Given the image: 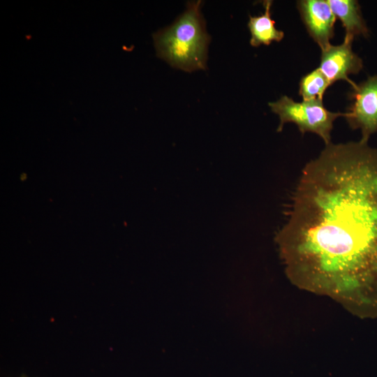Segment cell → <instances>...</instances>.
Masks as SVG:
<instances>
[{"instance_id":"cell-1","label":"cell","mask_w":377,"mask_h":377,"mask_svg":"<svg viewBox=\"0 0 377 377\" xmlns=\"http://www.w3.org/2000/svg\"><path fill=\"white\" fill-rule=\"evenodd\" d=\"M276 241L296 286L357 313L377 302V150L325 145L303 168Z\"/></svg>"},{"instance_id":"cell-2","label":"cell","mask_w":377,"mask_h":377,"mask_svg":"<svg viewBox=\"0 0 377 377\" xmlns=\"http://www.w3.org/2000/svg\"><path fill=\"white\" fill-rule=\"evenodd\" d=\"M202 1H189L186 10L170 26L153 35L157 56L187 72L206 69L210 36L200 12Z\"/></svg>"},{"instance_id":"cell-3","label":"cell","mask_w":377,"mask_h":377,"mask_svg":"<svg viewBox=\"0 0 377 377\" xmlns=\"http://www.w3.org/2000/svg\"><path fill=\"white\" fill-rule=\"evenodd\" d=\"M272 111L280 119L277 131H281L284 124H295L302 133L310 132L320 137L325 145L331 142V131L334 120L344 113L328 110L323 101L311 100L296 102L283 96L276 102L269 103Z\"/></svg>"},{"instance_id":"cell-4","label":"cell","mask_w":377,"mask_h":377,"mask_svg":"<svg viewBox=\"0 0 377 377\" xmlns=\"http://www.w3.org/2000/svg\"><path fill=\"white\" fill-rule=\"evenodd\" d=\"M348 98L351 103L343 117L352 129H360V140L367 142L377 131V75L351 87Z\"/></svg>"},{"instance_id":"cell-5","label":"cell","mask_w":377,"mask_h":377,"mask_svg":"<svg viewBox=\"0 0 377 377\" xmlns=\"http://www.w3.org/2000/svg\"><path fill=\"white\" fill-rule=\"evenodd\" d=\"M353 40L344 37L343 42L341 45H330L321 50L318 68L331 85L339 80L348 82L351 87L356 85L350 80L348 75L359 73L363 68V62L352 50Z\"/></svg>"},{"instance_id":"cell-6","label":"cell","mask_w":377,"mask_h":377,"mask_svg":"<svg viewBox=\"0 0 377 377\" xmlns=\"http://www.w3.org/2000/svg\"><path fill=\"white\" fill-rule=\"evenodd\" d=\"M297 7L307 32L321 50L330 46L337 17L327 0H300Z\"/></svg>"},{"instance_id":"cell-7","label":"cell","mask_w":377,"mask_h":377,"mask_svg":"<svg viewBox=\"0 0 377 377\" xmlns=\"http://www.w3.org/2000/svg\"><path fill=\"white\" fill-rule=\"evenodd\" d=\"M327 2L345 29V37L353 40L356 36H369V30L362 17L357 1L327 0Z\"/></svg>"},{"instance_id":"cell-8","label":"cell","mask_w":377,"mask_h":377,"mask_svg":"<svg viewBox=\"0 0 377 377\" xmlns=\"http://www.w3.org/2000/svg\"><path fill=\"white\" fill-rule=\"evenodd\" d=\"M272 4L270 0L264 1L265 13L258 16L249 15L250 44L253 47L262 44L268 45L273 41L279 42L284 36L283 31L275 27V22L271 17Z\"/></svg>"},{"instance_id":"cell-9","label":"cell","mask_w":377,"mask_h":377,"mask_svg":"<svg viewBox=\"0 0 377 377\" xmlns=\"http://www.w3.org/2000/svg\"><path fill=\"white\" fill-rule=\"evenodd\" d=\"M330 82L318 68L302 77L299 84V94L303 101H323Z\"/></svg>"},{"instance_id":"cell-10","label":"cell","mask_w":377,"mask_h":377,"mask_svg":"<svg viewBox=\"0 0 377 377\" xmlns=\"http://www.w3.org/2000/svg\"><path fill=\"white\" fill-rule=\"evenodd\" d=\"M21 377H27V376L25 375H22Z\"/></svg>"}]
</instances>
